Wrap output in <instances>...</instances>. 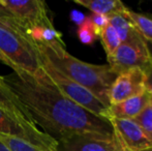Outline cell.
Here are the masks:
<instances>
[{
  "label": "cell",
  "instance_id": "cell-1",
  "mask_svg": "<svg viewBox=\"0 0 152 151\" xmlns=\"http://www.w3.org/2000/svg\"><path fill=\"white\" fill-rule=\"evenodd\" d=\"M2 78L26 108L34 124L57 142L76 135H113L106 118L87 111L62 94L42 69L35 75L14 71Z\"/></svg>",
  "mask_w": 152,
  "mask_h": 151
},
{
  "label": "cell",
  "instance_id": "cell-2",
  "mask_svg": "<svg viewBox=\"0 0 152 151\" xmlns=\"http://www.w3.org/2000/svg\"><path fill=\"white\" fill-rule=\"evenodd\" d=\"M35 44L40 56L110 108L109 94L117 75L108 64H91L76 58L67 52L64 42Z\"/></svg>",
  "mask_w": 152,
  "mask_h": 151
},
{
  "label": "cell",
  "instance_id": "cell-3",
  "mask_svg": "<svg viewBox=\"0 0 152 151\" xmlns=\"http://www.w3.org/2000/svg\"><path fill=\"white\" fill-rule=\"evenodd\" d=\"M0 61L14 71L35 75L42 71L40 55L36 44L23 36L0 26Z\"/></svg>",
  "mask_w": 152,
  "mask_h": 151
},
{
  "label": "cell",
  "instance_id": "cell-4",
  "mask_svg": "<svg viewBox=\"0 0 152 151\" xmlns=\"http://www.w3.org/2000/svg\"><path fill=\"white\" fill-rule=\"evenodd\" d=\"M40 61H42V71L52 80V82L54 83L55 86L59 89L62 94L65 95L67 98L72 99L76 104H78L79 106L83 107L84 109H86L87 111L99 117H102V118H106L109 108L104 106L97 97L94 96L90 91L76 83L75 81H72L63 73H61L54 65L47 61L44 57L40 56Z\"/></svg>",
  "mask_w": 152,
  "mask_h": 151
},
{
  "label": "cell",
  "instance_id": "cell-5",
  "mask_svg": "<svg viewBox=\"0 0 152 151\" xmlns=\"http://www.w3.org/2000/svg\"><path fill=\"white\" fill-rule=\"evenodd\" d=\"M0 6L12 16L27 33L33 29L55 28L46 2L42 0H0Z\"/></svg>",
  "mask_w": 152,
  "mask_h": 151
},
{
  "label": "cell",
  "instance_id": "cell-6",
  "mask_svg": "<svg viewBox=\"0 0 152 151\" xmlns=\"http://www.w3.org/2000/svg\"><path fill=\"white\" fill-rule=\"evenodd\" d=\"M0 133L18 138L45 151H56V140L36 125L23 122L2 109H0Z\"/></svg>",
  "mask_w": 152,
  "mask_h": 151
},
{
  "label": "cell",
  "instance_id": "cell-7",
  "mask_svg": "<svg viewBox=\"0 0 152 151\" xmlns=\"http://www.w3.org/2000/svg\"><path fill=\"white\" fill-rule=\"evenodd\" d=\"M106 119L112 126L113 136L121 151L152 150V141L134 119L117 118L108 113Z\"/></svg>",
  "mask_w": 152,
  "mask_h": 151
},
{
  "label": "cell",
  "instance_id": "cell-8",
  "mask_svg": "<svg viewBox=\"0 0 152 151\" xmlns=\"http://www.w3.org/2000/svg\"><path fill=\"white\" fill-rule=\"evenodd\" d=\"M108 65L117 76L132 67H141L145 71L152 69V61L148 48H139L120 44L114 53L107 57Z\"/></svg>",
  "mask_w": 152,
  "mask_h": 151
},
{
  "label": "cell",
  "instance_id": "cell-9",
  "mask_svg": "<svg viewBox=\"0 0 152 151\" xmlns=\"http://www.w3.org/2000/svg\"><path fill=\"white\" fill-rule=\"evenodd\" d=\"M146 73L141 67H132L116 77L110 94V106L145 92Z\"/></svg>",
  "mask_w": 152,
  "mask_h": 151
},
{
  "label": "cell",
  "instance_id": "cell-10",
  "mask_svg": "<svg viewBox=\"0 0 152 151\" xmlns=\"http://www.w3.org/2000/svg\"><path fill=\"white\" fill-rule=\"evenodd\" d=\"M56 151H121L113 135H76L57 142Z\"/></svg>",
  "mask_w": 152,
  "mask_h": 151
},
{
  "label": "cell",
  "instance_id": "cell-11",
  "mask_svg": "<svg viewBox=\"0 0 152 151\" xmlns=\"http://www.w3.org/2000/svg\"><path fill=\"white\" fill-rule=\"evenodd\" d=\"M109 23L118 34L121 44H130L139 48H148L147 42L141 36L132 23L123 15H114L109 18Z\"/></svg>",
  "mask_w": 152,
  "mask_h": 151
},
{
  "label": "cell",
  "instance_id": "cell-12",
  "mask_svg": "<svg viewBox=\"0 0 152 151\" xmlns=\"http://www.w3.org/2000/svg\"><path fill=\"white\" fill-rule=\"evenodd\" d=\"M151 99V96L145 91L142 94L132 96L121 103L111 105L108 110V114L117 118L134 119L146 108Z\"/></svg>",
  "mask_w": 152,
  "mask_h": 151
},
{
  "label": "cell",
  "instance_id": "cell-13",
  "mask_svg": "<svg viewBox=\"0 0 152 151\" xmlns=\"http://www.w3.org/2000/svg\"><path fill=\"white\" fill-rule=\"evenodd\" d=\"M0 109L4 110L8 114L12 115L23 122L35 125L26 108L21 104L16 95L6 86L1 76H0Z\"/></svg>",
  "mask_w": 152,
  "mask_h": 151
},
{
  "label": "cell",
  "instance_id": "cell-14",
  "mask_svg": "<svg viewBox=\"0 0 152 151\" xmlns=\"http://www.w3.org/2000/svg\"><path fill=\"white\" fill-rule=\"evenodd\" d=\"M75 3L88 8L92 14H98L110 18L114 15H123L126 7L119 0H75Z\"/></svg>",
  "mask_w": 152,
  "mask_h": 151
},
{
  "label": "cell",
  "instance_id": "cell-15",
  "mask_svg": "<svg viewBox=\"0 0 152 151\" xmlns=\"http://www.w3.org/2000/svg\"><path fill=\"white\" fill-rule=\"evenodd\" d=\"M123 16L132 23V25L136 27L145 42L152 44V19L144 15L137 14L129 8H126L125 12H123Z\"/></svg>",
  "mask_w": 152,
  "mask_h": 151
},
{
  "label": "cell",
  "instance_id": "cell-16",
  "mask_svg": "<svg viewBox=\"0 0 152 151\" xmlns=\"http://www.w3.org/2000/svg\"><path fill=\"white\" fill-rule=\"evenodd\" d=\"M98 37L102 40V47H104V51H106L107 57L112 55L121 44L118 34H117V32L115 31V29L113 28V26L110 23L102 29V31L100 32Z\"/></svg>",
  "mask_w": 152,
  "mask_h": 151
},
{
  "label": "cell",
  "instance_id": "cell-17",
  "mask_svg": "<svg viewBox=\"0 0 152 151\" xmlns=\"http://www.w3.org/2000/svg\"><path fill=\"white\" fill-rule=\"evenodd\" d=\"M0 141L7 147L10 151H45L21 139L10 137V136L1 135V133H0Z\"/></svg>",
  "mask_w": 152,
  "mask_h": 151
},
{
  "label": "cell",
  "instance_id": "cell-18",
  "mask_svg": "<svg viewBox=\"0 0 152 151\" xmlns=\"http://www.w3.org/2000/svg\"><path fill=\"white\" fill-rule=\"evenodd\" d=\"M134 120L143 129L146 136L152 141V99Z\"/></svg>",
  "mask_w": 152,
  "mask_h": 151
},
{
  "label": "cell",
  "instance_id": "cell-19",
  "mask_svg": "<svg viewBox=\"0 0 152 151\" xmlns=\"http://www.w3.org/2000/svg\"><path fill=\"white\" fill-rule=\"evenodd\" d=\"M0 26L10 29V30L14 31V32L18 33V34L23 35V36L29 37L27 35V33L20 27V25L15 21V19L12 18V15L8 12H6L2 6H0Z\"/></svg>",
  "mask_w": 152,
  "mask_h": 151
},
{
  "label": "cell",
  "instance_id": "cell-20",
  "mask_svg": "<svg viewBox=\"0 0 152 151\" xmlns=\"http://www.w3.org/2000/svg\"><path fill=\"white\" fill-rule=\"evenodd\" d=\"M77 33H78V37L80 42H83L84 44H92L97 37L88 17H86L84 22L79 26Z\"/></svg>",
  "mask_w": 152,
  "mask_h": 151
},
{
  "label": "cell",
  "instance_id": "cell-21",
  "mask_svg": "<svg viewBox=\"0 0 152 151\" xmlns=\"http://www.w3.org/2000/svg\"><path fill=\"white\" fill-rule=\"evenodd\" d=\"M88 19L90 20V23L92 27H93V30L95 32L96 36L98 37L102 29L109 24V17L98 14H91L90 16H88Z\"/></svg>",
  "mask_w": 152,
  "mask_h": 151
},
{
  "label": "cell",
  "instance_id": "cell-22",
  "mask_svg": "<svg viewBox=\"0 0 152 151\" xmlns=\"http://www.w3.org/2000/svg\"><path fill=\"white\" fill-rule=\"evenodd\" d=\"M70 19H72V22L76 23L78 26H80L85 21L86 16H85L84 14H82V12H78V10H72V12H70Z\"/></svg>",
  "mask_w": 152,
  "mask_h": 151
},
{
  "label": "cell",
  "instance_id": "cell-23",
  "mask_svg": "<svg viewBox=\"0 0 152 151\" xmlns=\"http://www.w3.org/2000/svg\"><path fill=\"white\" fill-rule=\"evenodd\" d=\"M146 73V80H145V91L148 93L152 98V69L145 71Z\"/></svg>",
  "mask_w": 152,
  "mask_h": 151
},
{
  "label": "cell",
  "instance_id": "cell-24",
  "mask_svg": "<svg viewBox=\"0 0 152 151\" xmlns=\"http://www.w3.org/2000/svg\"><path fill=\"white\" fill-rule=\"evenodd\" d=\"M0 151H10L7 149V147H6V146L4 145L1 141H0Z\"/></svg>",
  "mask_w": 152,
  "mask_h": 151
},
{
  "label": "cell",
  "instance_id": "cell-25",
  "mask_svg": "<svg viewBox=\"0 0 152 151\" xmlns=\"http://www.w3.org/2000/svg\"><path fill=\"white\" fill-rule=\"evenodd\" d=\"M147 46H148V51H149V54H150L151 61H152V44H147Z\"/></svg>",
  "mask_w": 152,
  "mask_h": 151
},
{
  "label": "cell",
  "instance_id": "cell-26",
  "mask_svg": "<svg viewBox=\"0 0 152 151\" xmlns=\"http://www.w3.org/2000/svg\"><path fill=\"white\" fill-rule=\"evenodd\" d=\"M149 151H152V150H149Z\"/></svg>",
  "mask_w": 152,
  "mask_h": 151
}]
</instances>
